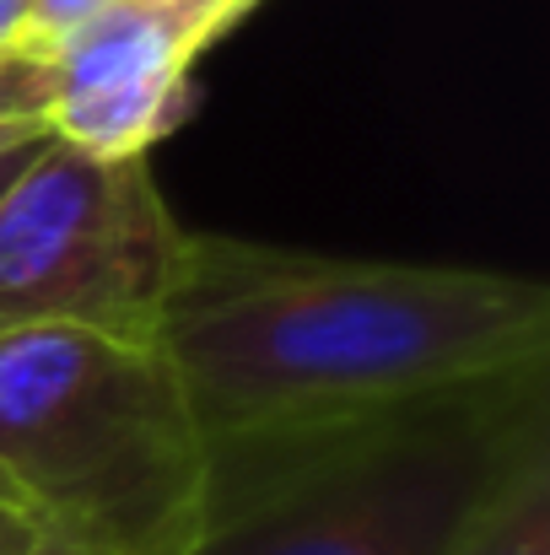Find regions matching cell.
Masks as SVG:
<instances>
[{
    "label": "cell",
    "mask_w": 550,
    "mask_h": 555,
    "mask_svg": "<svg viewBox=\"0 0 550 555\" xmlns=\"http://www.w3.org/2000/svg\"><path fill=\"white\" fill-rule=\"evenodd\" d=\"M205 442L330 426L550 362L546 281L194 232L157 319Z\"/></svg>",
    "instance_id": "6da1fadb"
},
{
    "label": "cell",
    "mask_w": 550,
    "mask_h": 555,
    "mask_svg": "<svg viewBox=\"0 0 550 555\" xmlns=\"http://www.w3.org/2000/svg\"><path fill=\"white\" fill-rule=\"evenodd\" d=\"M550 453V362L330 426L210 442L183 555H453Z\"/></svg>",
    "instance_id": "7a4b0ae2"
},
{
    "label": "cell",
    "mask_w": 550,
    "mask_h": 555,
    "mask_svg": "<svg viewBox=\"0 0 550 555\" xmlns=\"http://www.w3.org/2000/svg\"><path fill=\"white\" fill-rule=\"evenodd\" d=\"M0 480L49 534L103 555H183L200 534L210 442L157 335L5 330Z\"/></svg>",
    "instance_id": "3957f363"
},
{
    "label": "cell",
    "mask_w": 550,
    "mask_h": 555,
    "mask_svg": "<svg viewBox=\"0 0 550 555\" xmlns=\"http://www.w3.org/2000/svg\"><path fill=\"white\" fill-rule=\"evenodd\" d=\"M146 157H87L43 141L0 189V335H157L189 259Z\"/></svg>",
    "instance_id": "277c9868"
},
{
    "label": "cell",
    "mask_w": 550,
    "mask_h": 555,
    "mask_svg": "<svg viewBox=\"0 0 550 555\" xmlns=\"http://www.w3.org/2000/svg\"><path fill=\"white\" fill-rule=\"evenodd\" d=\"M232 27L238 16L216 5L114 0L103 16L49 49V141L108 163L146 157L189 119V70Z\"/></svg>",
    "instance_id": "5b68a950"
},
{
    "label": "cell",
    "mask_w": 550,
    "mask_h": 555,
    "mask_svg": "<svg viewBox=\"0 0 550 555\" xmlns=\"http://www.w3.org/2000/svg\"><path fill=\"white\" fill-rule=\"evenodd\" d=\"M453 555H550V453L508 480Z\"/></svg>",
    "instance_id": "8992f818"
},
{
    "label": "cell",
    "mask_w": 550,
    "mask_h": 555,
    "mask_svg": "<svg viewBox=\"0 0 550 555\" xmlns=\"http://www.w3.org/2000/svg\"><path fill=\"white\" fill-rule=\"evenodd\" d=\"M54 70L43 54H0V157L49 141Z\"/></svg>",
    "instance_id": "52a82bcc"
},
{
    "label": "cell",
    "mask_w": 550,
    "mask_h": 555,
    "mask_svg": "<svg viewBox=\"0 0 550 555\" xmlns=\"http://www.w3.org/2000/svg\"><path fill=\"white\" fill-rule=\"evenodd\" d=\"M114 0H27V22H22V54H43L71 38L76 27H87L92 16H103Z\"/></svg>",
    "instance_id": "ba28073f"
},
{
    "label": "cell",
    "mask_w": 550,
    "mask_h": 555,
    "mask_svg": "<svg viewBox=\"0 0 550 555\" xmlns=\"http://www.w3.org/2000/svg\"><path fill=\"white\" fill-rule=\"evenodd\" d=\"M43 518L22 502H0V555H27L38 540H43Z\"/></svg>",
    "instance_id": "9c48e42d"
},
{
    "label": "cell",
    "mask_w": 550,
    "mask_h": 555,
    "mask_svg": "<svg viewBox=\"0 0 550 555\" xmlns=\"http://www.w3.org/2000/svg\"><path fill=\"white\" fill-rule=\"evenodd\" d=\"M22 22L27 0H0V54H22Z\"/></svg>",
    "instance_id": "30bf717a"
},
{
    "label": "cell",
    "mask_w": 550,
    "mask_h": 555,
    "mask_svg": "<svg viewBox=\"0 0 550 555\" xmlns=\"http://www.w3.org/2000/svg\"><path fill=\"white\" fill-rule=\"evenodd\" d=\"M27 555H103V551H92V545H76V540H65V534H43L38 545Z\"/></svg>",
    "instance_id": "8fae6325"
},
{
    "label": "cell",
    "mask_w": 550,
    "mask_h": 555,
    "mask_svg": "<svg viewBox=\"0 0 550 555\" xmlns=\"http://www.w3.org/2000/svg\"><path fill=\"white\" fill-rule=\"evenodd\" d=\"M157 5H216V11H227V16H238V22H243L259 0H157Z\"/></svg>",
    "instance_id": "7c38bea8"
},
{
    "label": "cell",
    "mask_w": 550,
    "mask_h": 555,
    "mask_svg": "<svg viewBox=\"0 0 550 555\" xmlns=\"http://www.w3.org/2000/svg\"><path fill=\"white\" fill-rule=\"evenodd\" d=\"M38 146H43V141H33V146H16V152H5V157H0V189H5L11 179H16V173H22V163H27V157H33Z\"/></svg>",
    "instance_id": "4fadbf2b"
},
{
    "label": "cell",
    "mask_w": 550,
    "mask_h": 555,
    "mask_svg": "<svg viewBox=\"0 0 550 555\" xmlns=\"http://www.w3.org/2000/svg\"><path fill=\"white\" fill-rule=\"evenodd\" d=\"M0 502H22V496H16V491H11V486L0 480ZM22 507H27V502H22Z\"/></svg>",
    "instance_id": "5bb4252c"
}]
</instances>
